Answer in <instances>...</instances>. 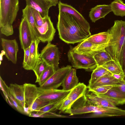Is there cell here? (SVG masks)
Segmentation results:
<instances>
[{
    "mask_svg": "<svg viewBox=\"0 0 125 125\" xmlns=\"http://www.w3.org/2000/svg\"><path fill=\"white\" fill-rule=\"evenodd\" d=\"M57 24L59 37L68 44L80 42L91 35L83 28L73 15L65 12L59 13Z\"/></svg>",
    "mask_w": 125,
    "mask_h": 125,
    "instance_id": "obj_1",
    "label": "cell"
},
{
    "mask_svg": "<svg viewBox=\"0 0 125 125\" xmlns=\"http://www.w3.org/2000/svg\"><path fill=\"white\" fill-rule=\"evenodd\" d=\"M107 31L111 36L109 44L105 50L110 54L113 60L122 69L121 53L125 40V21H115L114 25Z\"/></svg>",
    "mask_w": 125,
    "mask_h": 125,
    "instance_id": "obj_2",
    "label": "cell"
},
{
    "mask_svg": "<svg viewBox=\"0 0 125 125\" xmlns=\"http://www.w3.org/2000/svg\"><path fill=\"white\" fill-rule=\"evenodd\" d=\"M19 9V0H0V27L12 25Z\"/></svg>",
    "mask_w": 125,
    "mask_h": 125,
    "instance_id": "obj_3",
    "label": "cell"
},
{
    "mask_svg": "<svg viewBox=\"0 0 125 125\" xmlns=\"http://www.w3.org/2000/svg\"><path fill=\"white\" fill-rule=\"evenodd\" d=\"M69 62L76 69H83L86 71H93L97 66L93 57L73 51L71 48L68 52Z\"/></svg>",
    "mask_w": 125,
    "mask_h": 125,
    "instance_id": "obj_4",
    "label": "cell"
},
{
    "mask_svg": "<svg viewBox=\"0 0 125 125\" xmlns=\"http://www.w3.org/2000/svg\"><path fill=\"white\" fill-rule=\"evenodd\" d=\"M60 55V52L56 46L49 42L41 51L40 58L48 65L52 66L56 71L59 68Z\"/></svg>",
    "mask_w": 125,
    "mask_h": 125,
    "instance_id": "obj_5",
    "label": "cell"
},
{
    "mask_svg": "<svg viewBox=\"0 0 125 125\" xmlns=\"http://www.w3.org/2000/svg\"><path fill=\"white\" fill-rule=\"evenodd\" d=\"M72 67L70 65H67L59 68L39 88L44 90L57 89L62 85L65 77Z\"/></svg>",
    "mask_w": 125,
    "mask_h": 125,
    "instance_id": "obj_6",
    "label": "cell"
},
{
    "mask_svg": "<svg viewBox=\"0 0 125 125\" xmlns=\"http://www.w3.org/2000/svg\"><path fill=\"white\" fill-rule=\"evenodd\" d=\"M56 30L49 16L44 18V22L40 27L36 26L35 34L37 38L43 43L51 42Z\"/></svg>",
    "mask_w": 125,
    "mask_h": 125,
    "instance_id": "obj_7",
    "label": "cell"
},
{
    "mask_svg": "<svg viewBox=\"0 0 125 125\" xmlns=\"http://www.w3.org/2000/svg\"><path fill=\"white\" fill-rule=\"evenodd\" d=\"M19 38L21 48L24 50L29 47L37 39L33 34L26 19L22 17L19 28Z\"/></svg>",
    "mask_w": 125,
    "mask_h": 125,
    "instance_id": "obj_8",
    "label": "cell"
},
{
    "mask_svg": "<svg viewBox=\"0 0 125 125\" xmlns=\"http://www.w3.org/2000/svg\"><path fill=\"white\" fill-rule=\"evenodd\" d=\"M106 48L105 46L96 44L86 39L76 46L71 48L76 52L93 57L97 53L105 50Z\"/></svg>",
    "mask_w": 125,
    "mask_h": 125,
    "instance_id": "obj_9",
    "label": "cell"
},
{
    "mask_svg": "<svg viewBox=\"0 0 125 125\" xmlns=\"http://www.w3.org/2000/svg\"><path fill=\"white\" fill-rule=\"evenodd\" d=\"M23 85L25 103L27 115H29L32 105L38 98V87L30 83H25Z\"/></svg>",
    "mask_w": 125,
    "mask_h": 125,
    "instance_id": "obj_10",
    "label": "cell"
},
{
    "mask_svg": "<svg viewBox=\"0 0 125 125\" xmlns=\"http://www.w3.org/2000/svg\"><path fill=\"white\" fill-rule=\"evenodd\" d=\"M1 44L5 55L8 60L15 64L17 61V54L19 49L15 39L12 40L1 38Z\"/></svg>",
    "mask_w": 125,
    "mask_h": 125,
    "instance_id": "obj_11",
    "label": "cell"
},
{
    "mask_svg": "<svg viewBox=\"0 0 125 125\" xmlns=\"http://www.w3.org/2000/svg\"><path fill=\"white\" fill-rule=\"evenodd\" d=\"M38 98L52 103L67 96L71 90L65 91L62 89L42 90L38 87Z\"/></svg>",
    "mask_w": 125,
    "mask_h": 125,
    "instance_id": "obj_12",
    "label": "cell"
},
{
    "mask_svg": "<svg viewBox=\"0 0 125 125\" xmlns=\"http://www.w3.org/2000/svg\"><path fill=\"white\" fill-rule=\"evenodd\" d=\"M58 4L59 13L65 12L72 15L83 28L90 32V26L89 23L71 5L62 3L61 1H59Z\"/></svg>",
    "mask_w": 125,
    "mask_h": 125,
    "instance_id": "obj_13",
    "label": "cell"
},
{
    "mask_svg": "<svg viewBox=\"0 0 125 125\" xmlns=\"http://www.w3.org/2000/svg\"><path fill=\"white\" fill-rule=\"evenodd\" d=\"M84 98L87 104L105 107L118 108L106 99L92 92L86 93Z\"/></svg>",
    "mask_w": 125,
    "mask_h": 125,
    "instance_id": "obj_14",
    "label": "cell"
},
{
    "mask_svg": "<svg viewBox=\"0 0 125 125\" xmlns=\"http://www.w3.org/2000/svg\"><path fill=\"white\" fill-rule=\"evenodd\" d=\"M26 6L38 11L43 18L48 16L50 8L54 5L47 0H25Z\"/></svg>",
    "mask_w": 125,
    "mask_h": 125,
    "instance_id": "obj_15",
    "label": "cell"
},
{
    "mask_svg": "<svg viewBox=\"0 0 125 125\" xmlns=\"http://www.w3.org/2000/svg\"><path fill=\"white\" fill-rule=\"evenodd\" d=\"M40 41L37 38L33 41L30 47L29 58L26 65L23 67L25 70H32L35 66L40 57V54L38 52V45Z\"/></svg>",
    "mask_w": 125,
    "mask_h": 125,
    "instance_id": "obj_16",
    "label": "cell"
},
{
    "mask_svg": "<svg viewBox=\"0 0 125 125\" xmlns=\"http://www.w3.org/2000/svg\"><path fill=\"white\" fill-rule=\"evenodd\" d=\"M111 11L110 4L98 5L91 9L89 16L92 22H95L100 19L104 18Z\"/></svg>",
    "mask_w": 125,
    "mask_h": 125,
    "instance_id": "obj_17",
    "label": "cell"
},
{
    "mask_svg": "<svg viewBox=\"0 0 125 125\" xmlns=\"http://www.w3.org/2000/svg\"><path fill=\"white\" fill-rule=\"evenodd\" d=\"M99 94L116 106L125 104V94L113 87L105 93Z\"/></svg>",
    "mask_w": 125,
    "mask_h": 125,
    "instance_id": "obj_18",
    "label": "cell"
},
{
    "mask_svg": "<svg viewBox=\"0 0 125 125\" xmlns=\"http://www.w3.org/2000/svg\"><path fill=\"white\" fill-rule=\"evenodd\" d=\"M10 94L24 108L27 115L24 99V86L23 84H11L9 87Z\"/></svg>",
    "mask_w": 125,
    "mask_h": 125,
    "instance_id": "obj_19",
    "label": "cell"
},
{
    "mask_svg": "<svg viewBox=\"0 0 125 125\" xmlns=\"http://www.w3.org/2000/svg\"><path fill=\"white\" fill-rule=\"evenodd\" d=\"M92 113L91 116L95 117L125 116V110L118 107L114 108L101 107L99 111Z\"/></svg>",
    "mask_w": 125,
    "mask_h": 125,
    "instance_id": "obj_20",
    "label": "cell"
},
{
    "mask_svg": "<svg viewBox=\"0 0 125 125\" xmlns=\"http://www.w3.org/2000/svg\"><path fill=\"white\" fill-rule=\"evenodd\" d=\"M76 75V70L71 68L67 74L62 84V89L65 91L71 90L79 83Z\"/></svg>",
    "mask_w": 125,
    "mask_h": 125,
    "instance_id": "obj_21",
    "label": "cell"
},
{
    "mask_svg": "<svg viewBox=\"0 0 125 125\" xmlns=\"http://www.w3.org/2000/svg\"><path fill=\"white\" fill-rule=\"evenodd\" d=\"M110 36V34L107 31L91 35L86 39L96 44L105 46L107 47L109 44Z\"/></svg>",
    "mask_w": 125,
    "mask_h": 125,
    "instance_id": "obj_22",
    "label": "cell"
},
{
    "mask_svg": "<svg viewBox=\"0 0 125 125\" xmlns=\"http://www.w3.org/2000/svg\"><path fill=\"white\" fill-rule=\"evenodd\" d=\"M67 96L55 102L50 103L36 111L34 112L36 113V114H33L31 113L29 116L38 117L39 115L44 113L52 112L56 110H58L60 106L66 99Z\"/></svg>",
    "mask_w": 125,
    "mask_h": 125,
    "instance_id": "obj_23",
    "label": "cell"
},
{
    "mask_svg": "<svg viewBox=\"0 0 125 125\" xmlns=\"http://www.w3.org/2000/svg\"><path fill=\"white\" fill-rule=\"evenodd\" d=\"M121 81L116 79L112 75L104 76L99 78L92 84L88 85L87 88L90 89L97 87L108 85L115 86L120 85Z\"/></svg>",
    "mask_w": 125,
    "mask_h": 125,
    "instance_id": "obj_24",
    "label": "cell"
},
{
    "mask_svg": "<svg viewBox=\"0 0 125 125\" xmlns=\"http://www.w3.org/2000/svg\"><path fill=\"white\" fill-rule=\"evenodd\" d=\"M87 88L83 83H79L71 90L67 97L74 103L77 100L84 95L86 93Z\"/></svg>",
    "mask_w": 125,
    "mask_h": 125,
    "instance_id": "obj_25",
    "label": "cell"
},
{
    "mask_svg": "<svg viewBox=\"0 0 125 125\" xmlns=\"http://www.w3.org/2000/svg\"><path fill=\"white\" fill-rule=\"evenodd\" d=\"M88 85H90L101 77L112 75V74L102 66H97L93 71Z\"/></svg>",
    "mask_w": 125,
    "mask_h": 125,
    "instance_id": "obj_26",
    "label": "cell"
},
{
    "mask_svg": "<svg viewBox=\"0 0 125 125\" xmlns=\"http://www.w3.org/2000/svg\"><path fill=\"white\" fill-rule=\"evenodd\" d=\"M111 9L116 16H125V4L122 0H115L110 4Z\"/></svg>",
    "mask_w": 125,
    "mask_h": 125,
    "instance_id": "obj_27",
    "label": "cell"
},
{
    "mask_svg": "<svg viewBox=\"0 0 125 125\" xmlns=\"http://www.w3.org/2000/svg\"><path fill=\"white\" fill-rule=\"evenodd\" d=\"M22 17L26 19L31 31L36 37L35 34L36 25L31 8L26 5V7L22 9Z\"/></svg>",
    "mask_w": 125,
    "mask_h": 125,
    "instance_id": "obj_28",
    "label": "cell"
},
{
    "mask_svg": "<svg viewBox=\"0 0 125 125\" xmlns=\"http://www.w3.org/2000/svg\"><path fill=\"white\" fill-rule=\"evenodd\" d=\"M93 57L97 66H102L108 62L113 60L110 54L105 50L97 53Z\"/></svg>",
    "mask_w": 125,
    "mask_h": 125,
    "instance_id": "obj_29",
    "label": "cell"
},
{
    "mask_svg": "<svg viewBox=\"0 0 125 125\" xmlns=\"http://www.w3.org/2000/svg\"><path fill=\"white\" fill-rule=\"evenodd\" d=\"M48 65L44 60L39 58L33 70L36 76V83H38L41 75Z\"/></svg>",
    "mask_w": 125,
    "mask_h": 125,
    "instance_id": "obj_30",
    "label": "cell"
},
{
    "mask_svg": "<svg viewBox=\"0 0 125 125\" xmlns=\"http://www.w3.org/2000/svg\"><path fill=\"white\" fill-rule=\"evenodd\" d=\"M101 66L106 69L112 74L124 73L122 69L113 60L108 62Z\"/></svg>",
    "mask_w": 125,
    "mask_h": 125,
    "instance_id": "obj_31",
    "label": "cell"
},
{
    "mask_svg": "<svg viewBox=\"0 0 125 125\" xmlns=\"http://www.w3.org/2000/svg\"><path fill=\"white\" fill-rule=\"evenodd\" d=\"M55 71L53 66L48 65L40 77L38 83L40 86L47 81L54 74Z\"/></svg>",
    "mask_w": 125,
    "mask_h": 125,
    "instance_id": "obj_32",
    "label": "cell"
},
{
    "mask_svg": "<svg viewBox=\"0 0 125 125\" xmlns=\"http://www.w3.org/2000/svg\"><path fill=\"white\" fill-rule=\"evenodd\" d=\"M73 104V102L67 96L66 99L60 106L58 110L60 113L65 112L69 114Z\"/></svg>",
    "mask_w": 125,
    "mask_h": 125,
    "instance_id": "obj_33",
    "label": "cell"
},
{
    "mask_svg": "<svg viewBox=\"0 0 125 125\" xmlns=\"http://www.w3.org/2000/svg\"><path fill=\"white\" fill-rule=\"evenodd\" d=\"M115 86L108 85L96 87L88 89V91L97 94H103L106 93L111 88Z\"/></svg>",
    "mask_w": 125,
    "mask_h": 125,
    "instance_id": "obj_34",
    "label": "cell"
},
{
    "mask_svg": "<svg viewBox=\"0 0 125 125\" xmlns=\"http://www.w3.org/2000/svg\"><path fill=\"white\" fill-rule=\"evenodd\" d=\"M36 25L40 27L44 22V18L41 16L39 12L35 9L31 8Z\"/></svg>",
    "mask_w": 125,
    "mask_h": 125,
    "instance_id": "obj_35",
    "label": "cell"
},
{
    "mask_svg": "<svg viewBox=\"0 0 125 125\" xmlns=\"http://www.w3.org/2000/svg\"><path fill=\"white\" fill-rule=\"evenodd\" d=\"M9 97L12 106L15 107L18 112L21 113L26 115L24 108L20 104L10 93Z\"/></svg>",
    "mask_w": 125,
    "mask_h": 125,
    "instance_id": "obj_36",
    "label": "cell"
},
{
    "mask_svg": "<svg viewBox=\"0 0 125 125\" xmlns=\"http://www.w3.org/2000/svg\"><path fill=\"white\" fill-rule=\"evenodd\" d=\"M0 28L1 33L7 36L11 35L13 34V30L11 25L7 24Z\"/></svg>",
    "mask_w": 125,
    "mask_h": 125,
    "instance_id": "obj_37",
    "label": "cell"
},
{
    "mask_svg": "<svg viewBox=\"0 0 125 125\" xmlns=\"http://www.w3.org/2000/svg\"><path fill=\"white\" fill-rule=\"evenodd\" d=\"M0 88L3 91L7 102L8 101L9 102L10 101L9 97L10 92L9 87L6 85L1 77H0Z\"/></svg>",
    "mask_w": 125,
    "mask_h": 125,
    "instance_id": "obj_38",
    "label": "cell"
},
{
    "mask_svg": "<svg viewBox=\"0 0 125 125\" xmlns=\"http://www.w3.org/2000/svg\"><path fill=\"white\" fill-rule=\"evenodd\" d=\"M30 50V47L24 50V55L23 61L22 63L23 67L26 65L28 62Z\"/></svg>",
    "mask_w": 125,
    "mask_h": 125,
    "instance_id": "obj_39",
    "label": "cell"
},
{
    "mask_svg": "<svg viewBox=\"0 0 125 125\" xmlns=\"http://www.w3.org/2000/svg\"><path fill=\"white\" fill-rule=\"evenodd\" d=\"M113 88L125 94V80L121 81L120 85Z\"/></svg>",
    "mask_w": 125,
    "mask_h": 125,
    "instance_id": "obj_40",
    "label": "cell"
},
{
    "mask_svg": "<svg viewBox=\"0 0 125 125\" xmlns=\"http://www.w3.org/2000/svg\"><path fill=\"white\" fill-rule=\"evenodd\" d=\"M121 58L123 70L125 68V40L122 49Z\"/></svg>",
    "mask_w": 125,
    "mask_h": 125,
    "instance_id": "obj_41",
    "label": "cell"
},
{
    "mask_svg": "<svg viewBox=\"0 0 125 125\" xmlns=\"http://www.w3.org/2000/svg\"><path fill=\"white\" fill-rule=\"evenodd\" d=\"M112 75L116 79L120 81L124 80L125 75L124 73L119 74H113Z\"/></svg>",
    "mask_w": 125,
    "mask_h": 125,
    "instance_id": "obj_42",
    "label": "cell"
},
{
    "mask_svg": "<svg viewBox=\"0 0 125 125\" xmlns=\"http://www.w3.org/2000/svg\"><path fill=\"white\" fill-rule=\"evenodd\" d=\"M52 3L54 5V6H56L58 3V0H47Z\"/></svg>",
    "mask_w": 125,
    "mask_h": 125,
    "instance_id": "obj_43",
    "label": "cell"
},
{
    "mask_svg": "<svg viewBox=\"0 0 125 125\" xmlns=\"http://www.w3.org/2000/svg\"><path fill=\"white\" fill-rule=\"evenodd\" d=\"M5 53L4 51H2V52H1V53L0 54V62L2 60V57L4 55H5Z\"/></svg>",
    "mask_w": 125,
    "mask_h": 125,
    "instance_id": "obj_44",
    "label": "cell"
},
{
    "mask_svg": "<svg viewBox=\"0 0 125 125\" xmlns=\"http://www.w3.org/2000/svg\"><path fill=\"white\" fill-rule=\"evenodd\" d=\"M123 72L124 73L125 76V69H123Z\"/></svg>",
    "mask_w": 125,
    "mask_h": 125,
    "instance_id": "obj_45",
    "label": "cell"
},
{
    "mask_svg": "<svg viewBox=\"0 0 125 125\" xmlns=\"http://www.w3.org/2000/svg\"><path fill=\"white\" fill-rule=\"evenodd\" d=\"M124 80H125V77L124 78Z\"/></svg>",
    "mask_w": 125,
    "mask_h": 125,
    "instance_id": "obj_46",
    "label": "cell"
},
{
    "mask_svg": "<svg viewBox=\"0 0 125 125\" xmlns=\"http://www.w3.org/2000/svg\"></svg>",
    "mask_w": 125,
    "mask_h": 125,
    "instance_id": "obj_47",
    "label": "cell"
}]
</instances>
